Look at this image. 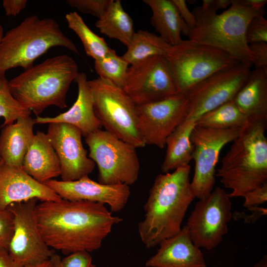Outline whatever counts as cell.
<instances>
[{"instance_id":"cell-1","label":"cell","mask_w":267,"mask_h":267,"mask_svg":"<svg viewBox=\"0 0 267 267\" xmlns=\"http://www.w3.org/2000/svg\"><path fill=\"white\" fill-rule=\"evenodd\" d=\"M36 216L44 242L65 255L99 249L113 226L122 222L102 204L63 199L41 202Z\"/></svg>"},{"instance_id":"cell-2","label":"cell","mask_w":267,"mask_h":267,"mask_svg":"<svg viewBox=\"0 0 267 267\" xmlns=\"http://www.w3.org/2000/svg\"><path fill=\"white\" fill-rule=\"evenodd\" d=\"M190 165L155 178L144 205V216L137 230L148 249L179 232L188 207L195 198L189 179Z\"/></svg>"},{"instance_id":"cell-3","label":"cell","mask_w":267,"mask_h":267,"mask_svg":"<svg viewBox=\"0 0 267 267\" xmlns=\"http://www.w3.org/2000/svg\"><path fill=\"white\" fill-rule=\"evenodd\" d=\"M267 117H251L223 157L216 176L231 190L230 198L243 197L267 182Z\"/></svg>"},{"instance_id":"cell-4","label":"cell","mask_w":267,"mask_h":267,"mask_svg":"<svg viewBox=\"0 0 267 267\" xmlns=\"http://www.w3.org/2000/svg\"><path fill=\"white\" fill-rule=\"evenodd\" d=\"M78 73L76 61L62 54L25 70L9 81V87L21 105L37 117L50 106L67 107V93Z\"/></svg>"},{"instance_id":"cell-5","label":"cell","mask_w":267,"mask_h":267,"mask_svg":"<svg viewBox=\"0 0 267 267\" xmlns=\"http://www.w3.org/2000/svg\"><path fill=\"white\" fill-rule=\"evenodd\" d=\"M196 18L195 27L190 29L188 40L222 50L240 63L253 65L256 57L246 38L251 20L265 10L253 9L240 0H231L229 7L221 14L210 8L202 10L199 6L192 11Z\"/></svg>"},{"instance_id":"cell-6","label":"cell","mask_w":267,"mask_h":267,"mask_svg":"<svg viewBox=\"0 0 267 267\" xmlns=\"http://www.w3.org/2000/svg\"><path fill=\"white\" fill-rule=\"evenodd\" d=\"M58 46L79 54L75 44L62 32L54 19L28 16L2 38L0 74L5 75L6 71L17 67L28 69L33 66L36 59Z\"/></svg>"},{"instance_id":"cell-7","label":"cell","mask_w":267,"mask_h":267,"mask_svg":"<svg viewBox=\"0 0 267 267\" xmlns=\"http://www.w3.org/2000/svg\"><path fill=\"white\" fill-rule=\"evenodd\" d=\"M88 84L95 114L105 130L136 148L144 147L137 127L136 105L124 89L100 77Z\"/></svg>"},{"instance_id":"cell-8","label":"cell","mask_w":267,"mask_h":267,"mask_svg":"<svg viewBox=\"0 0 267 267\" xmlns=\"http://www.w3.org/2000/svg\"><path fill=\"white\" fill-rule=\"evenodd\" d=\"M89 157L98 170L99 182L130 185L137 179L140 164L136 148L99 129L85 137Z\"/></svg>"},{"instance_id":"cell-9","label":"cell","mask_w":267,"mask_h":267,"mask_svg":"<svg viewBox=\"0 0 267 267\" xmlns=\"http://www.w3.org/2000/svg\"><path fill=\"white\" fill-rule=\"evenodd\" d=\"M165 56L174 74L178 93H185L214 73L240 63L222 50L189 40L172 45Z\"/></svg>"},{"instance_id":"cell-10","label":"cell","mask_w":267,"mask_h":267,"mask_svg":"<svg viewBox=\"0 0 267 267\" xmlns=\"http://www.w3.org/2000/svg\"><path fill=\"white\" fill-rule=\"evenodd\" d=\"M251 66L238 63L218 71L185 92L187 106L185 121L196 122L204 114L233 100L251 72Z\"/></svg>"},{"instance_id":"cell-11","label":"cell","mask_w":267,"mask_h":267,"mask_svg":"<svg viewBox=\"0 0 267 267\" xmlns=\"http://www.w3.org/2000/svg\"><path fill=\"white\" fill-rule=\"evenodd\" d=\"M230 198L218 186L195 204L185 225L192 241L199 248L210 251L222 241L232 218Z\"/></svg>"},{"instance_id":"cell-12","label":"cell","mask_w":267,"mask_h":267,"mask_svg":"<svg viewBox=\"0 0 267 267\" xmlns=\"http://www.w3.org/2000/svg\"><path fill=\"white\" fill-rule=\"evenodd\" d=\"M241 129H216L198 126L193 128L190 139L195 168L190 183L195 198H204L214 189L220 152L239 135Z\"/></svg>"},{"instance_id":"cell-13","label":"cell","mask_w":267,"mask_h":267,"mask_svg":"<svg viewBox=\"0 0 267 267\" xmlns=\"http://www.w3.org/2000/svg\"><path fill=\"white\" fill-rule=\"evenodd\" d=\"M123 89L136 105L160 101L178 93L165 56H153L131 65Z\"/></svg>"},{"instance_id":"cell-14","label":"cell","mask_w":267,"mask_h":267,"mask_svg":"<svg viewBox=\"0 0 267 267\" xmlns=\"http://www.w3.org/2000/svg\"><path fill=\"white\" fill-rule=\"evenodd\" d=\"M36 199L10 204L13 234L8 248L11 258L23 267L50 259L55 253L44 242L39 231L36 216Z\"/></svg>"},{"instance_id":"cell-15","label":"cell","mask_w":267,"mask_h":267,"mask_svg":"<svg viewBox=\"0 0 267 267\" xmlns=\"http://www.w3.org/2000/svg\"><path fill=\"white\" fill-rule=\"evenodd\" d=\"M187 106L185 93L136 105L137 127L145 145L164 148L169 136L184 121Z\"/></svg>"},{"instance_id":"cell-16","label":"cell","mask_w":267,"mask_h":267,"mask_svg":"<svg viewBox=\"0 0 267 267\" xmlns=\"http://www.w3.org/2000/svg\"><path fill=\"white\" fill-rule=\"evenodd\" d=\"M46 134L58 158L62 180H75L92 172L95 164L87 155L83 135L77 128L64 123H49Z\"/></svg>"},{"instance_id":"cell-17","label":"cell","mask_w":267,"mask_h":267,"mask_svg":"<svg viewBox=\"0 0 267 267\" xmlns=\"http://www.w3.org/2000/svg\"><path fill=\"white\" fill-rule=\"evenodd\" d=\"M44 184L62 199L88 201L107 205L113 212L123 210L131 195L129 185L102 184L92 180L89 176L73 181L53 179Z\"/></svg>"},{"instance_id":"cell-18","label":"cell","mask_w":267,"mask_h":267,"mask_svg":"<svg viewBox=\"0 0 267 267\" xmlns=\"http://www.w3.org/2000/svg\"><path fill=\"white\" fill-rule=\"evenodd\" d=\"M32 199L43 202L62 198L21 167L9 165L0 158V210L6 209L11 204Z\"/></svg>"},{"instance_id":"cell-19","label":"cell","mask_w":267,"mask_h":267,"mask_svg":"<svg viewBox=\"0 0 267 267\" xmlns=\"http://www.w3.org/2000/svg\"><path fill=\"white\" fill-rule=\"evenodd\" d=\"M146 267H207L200 248L192 241L185 225L176 235L162 241Z\"/></svg>"},{"instance_id":"cell-20","label":"cell","mask_w":267,"mask_h":267,"mask_svg":"<svg viewBox=\"0 0 267 267\" xmlns=\"http://www.w3.org/2000/svg\"><path fill=\"white\" fill-rule=\"evenodd\" d=\"M75 81L78 86V96L76 101L67 111L54 117L37 116L35 124L64 123L77 128L85 137L101 129L102 127L93 109V100L85 73H78Z\"/></svg>"},{"instance_id":"cell-21","label":"cell","mask_w":267,"mask_h":267,"mask_svg":"<svg viewBox=\"0 0 267 267\" xmlns=\"http://www.w3.org/2000/svg\"><path fill=\"white\" fill-rule=\"evenodd\" d=\"M21 167L42 183L60 176L59 161L46 134H35Z\"/></svg>"},{"instance_id":"cell-22","label":"cell","mask_w":267,"mask_h":267,"mask_svg":"<svg viewBox=\"0 0 267 267\" xmlns=\"http://www.w3.org/2000/svg\"><path fill=\"white\" fill-rule=\"evenodd\" d=\"M34 119L21 117L2 127L0 134V157L6 164L21 167L35 133Z\"/></svg>"},{"instance_id":"cell-23","label":"cell","mask_w":267,"mask_h":267,"mask_svg":"<svg viewBox=\"0 0 267 267\" xmlns=\"http://www.w3.org/2000/svg\"><path fill=\"white\" fill-rule=\"evenodd\" d=\"M143 2L151 9L152 26L167 43L177 44L182 40L181 34L188 36L190 29L172 0H144Z\"/></svg>"},{"instance_id":"cell-24","label":"cell","mask_w":267,"mask_h":267,"mask_svg":"<svg viewBox=\"0 0 267 267\" xmlns=\"http://www.w3.org/2000/svg\"><path fill=\"white\" fill-rule=\"evenodd\" d=\"M233 101L248 119L267 117V71L261 68L251 71Z\"/></svg>"},{"instance_id":"cell-25","label":"cell","mask_w":267,"mask_h":267,"mask_svg":"<svg viewBox=\"0 0 267 267\" xmlns=\"http://www.w3.org/2000/svg\"><path fill=\"white\" fill-rule=\"evenodd\" d=\"M195 126V123L183 121L169 136L166 142V154L161 165L162 173L189 165L193 150L190 137Z\"/></svg>"},{"instance_id":"cell-26","label":"cell","mask_w":267,"mask_h":267,"mask_svg":"<svg viewBox=\"0 0 267 267\" xmlns=\"http://www.w3.org/2000/svg\"><path fill=\"white\" fill-rule=\"evenodd\" d=\"M100 32L118 40L127 47L135 33L131 16L123 8L120 0H113L104 14L95 22Z\"/></svg>"},{"instance_id":"cell-27","label":"cell","mask_w":267,"mask_h":267,"mask_svg":"<svg viewBox=\"0 0 267 267\" xmlns=\"http://www.w3.org/2000/svg\"><path fill=\"white\" fill-rule=\"evenodd\" d=\"M172 45L159 35L147 30L135 32L122 56L130 65H133L156 56H166Z\"/></svg>"},{"instance_id":"cell-28","label":"cell","mask_w":267,"mask_h":267,"mask_svg":"<svg viewBox=\"0 0 267 267\" xmlns=\"http://www.w3.org/2000/svg\"><path fill=\"white\" fill-rule=\"evenodd\" d=\"M248 119L232 100L202 115L196 126L216 129L241 128Z\"/></svg>"},{"instance_id":"cell-29","label":"cell","mask_w":267,"mask_h":267,"mask_svg":"<svg viewBox=\"0 0 267 267\" xmlns=\"http://www.w3.org/2000/svg\"><path fill=\"white\" fill-rule=\"evenodd\" d=\"M68 27L81 40L86 54L96 60L104 57L111 50L105 40L93 33L76 11L65 15Z\"/></svg>"},{"instance_id":"cell-30","label":"cell","mask_w":267,"mask_h":267,"mask_svg":"<svg viewBox=\"0 0 267 267\" xmlns=\"http://www.w3.org/2000/svg\"><path fill=\"white\" fill-rule=\"evenodd\" d=\"M128 62L111 49L103 58L94 60V68L99 77L108 80L123 89L126 80Z\"/></svg>"},{"instance_id":"cell-31","label":"cell","mask_w":267,"mask_h":267,"mask_svg":"<svg viewBox=\"0 0 267 267\" xmlns=\"http://www.w3.org/2000/svg\"><path fill=\"white\" fill-rule=\"evenodd\" d=\"M32 112L23 107L12 95L9 81L0 74V117L4 119L2 127L14 123L20 118L29 116Z\"/></svg>"},{"instance_id":"cell-32","label":"cell","mask_w":267,"mask_h":267,"mask_svg":"<svg viewBox=\"0 0 267 267\" xmlns=\"http://www.w3.org/2000/svg\"><path fill=\"white\" fill-rule=\"evenodd\" d=\"M113 0H67L66 2L79 11L99 19L105 12Z\"/></svg>"},{"instance_id":"cell-33","label":"cell","mask_w":267,"mask_h":267,"mask_svg":"<svg viewBox=\"0 0 267 267\" xmlns=\"http://www.w3.org/2000/svg\"><path fill=\"white\" fill-rule=\"evenodd\" d=\"M246 38L249 44L267 43V20L264 14L257 15L251 20L246 30Z\"/></svg>"},{"instance_id":"cell-34","label":"cell","mask_w":267,"mask_h":267,"mask_svg":"<svg viewBox=\"0 0 267 267\" xmlns=\"http://www.w3.org/2000/svg\"><path fill=\"white\" fill-rule=\"evenodd\" d=\"M13 231L12 213L8 209L0 210V248L8 250Z\"/></svg>"},{"instance_id":"cell-35","label":"cell","mask_w":267,"mask_h":267,"mask_svg":"<svg viewBox=\"0 0 267 267\" xmlns=\"http://www.w3.org/2000/svg\"><path fill=\"white\" fill-rule=\"evenodd\" d=\"M63 267H97L93 264L89 252L77 251L61 259Z\"/></svg>"},{"instance_id":"cell-36","label":"cell","mask_w":267,"mask_h":267,"mask_svg":"<svg viewBox=\"0 0 267 267\" xmlns=\"http://www.w3.org/2000/svg\"><path fill=\"white\" fill-rule=\"evenodd\" d=\"M243 206L247 209L258 207L267 201V182L246 193L243 197Z\"/></svg>"},{"instance_id":"cell-37","label":"cell","mask_w":267,"mask_h":267,"mask_svg":"<svg viewBox=\"0 0 267 267\" xmlns=\"http://www.w3.org/2000/svg\"><path fill=\"white\" fill-rule=\"evenodd\" d=\"M249 47L256 57L254 64L255 68L267 71V43L258 42L249 44Z\"/></svg>"},{"instance_id":"cell-38","label":"cell","mask_w":267,"mask_h":267,"mask_svg":"<svg viewBox=\"0 0 267 267\" xmlns=\"http://www.w3.org/2000/svg\"><path fill=\"white\" fill-rule=\"evenodd\" d=\"M176 5L180 16L189 28H193L196 24V18L192 12L187 7L184 0H172Z\"/></svg>"},{"instance_id":"cell-39","label":"cell","mask_w":267,"mask_h":267,"mask_svg":"<svg viewBox=\"0 0 267 267\" xmlns=\"http://www.w3.org/2000/svg\"><path fill=\"white\" fill-rule=\"evenodd\" d=\"M27 0H3L2 7L7 16H15L26 7Z\"/></svg>"},{"instance_id":"cell-40","label":"cell","mask_w":267,"mask_h":267,"mask_svg":"<svg viewBox=\"0 0 267 267\" xmlns=\"http://www.w3.org/2000/svg\"><path fill=\"white\" fill-rule=\"evenodd\" d=\"M267 208L260 207H256L255 208L253 214L251 215H248L244 213L236 212L232 214V218L236 220L243 219L245 222H255L261 216L267 215Z\"/></svg>"},{"instance_id":"cell-41","label":"cell","mask_w":267,"mask_h":267,"mask_svg":"<svg viewBox=\"0 0 267 267\" xmlns=\"http://www.w3.org/2000/svg\"><path fill=\"white\" fill-rule=\"evenodd\" d=\"M0 267H23L10 257L7 249L0 248Z\"/></svg>"},{"instance_id":"cell-42","label":"cell","mask_w":267,"mask_h":267,"mask_svg":"<svg viewBox=\"0 0 267 267\" xmlns=\"http://www.w3.org/2000/svg\"><path fill=\"white\" fill-rule=\"evenodd\" d=\"M241 2L247 6L251 7L256 10H264L266 4L267 3V0H240Z\"/></svg>"},{"instance_id":"cell-43","label":"cell","mask_w":267,"mask_h":267,"mask_svg":"<svg viewBox=\"0 0 267 267\" xmlns=\"http://www.w3.org/2000/svg\"><path fill=\"white\" fill-rule=\"evenodd\" d=\"M231 4V0H214L212 8L217 12L219 9L227 8Z\"/></svg>"},{"instance_id":"cell-44","label":"cell","mask_w":267,"mask_h":267,"mask_svg":"<svg viewBox=\"0 0 267 267\" xmlns=\"http://www.w3.org/2000/svg\"><path fill=\"white\" fill-rule=\"evenodd\" d=\"M60 256L54 253L50 258L53 267H63Z\"/></svg>"},{"instance_id":"cell-45","label":"cell","mask_w":267,"mask_h":267,"mask_svg":"<svg viewBox=\"0 0 267 267\" xmlns=\"http://www.w3.org/2000/svg\"><path fill=\"white\" fill-rule=\"evenodd\" d=\"M214 0H203L202 4L199 6L202 10H207L211 8L213 6Z\"/></svg>"},{"instance_id":"cell-46","label":"cell","mask_w":267,"mask_h":267,"mask_svg":"<svg viewBox=\"0 0 267 267\" xmlns=\"http://www.w3.org/2000/svg\"><path fill=\"white\" fill-rule=\"evenodd\" d=\"M253 267H267V256L266 255L264 256Z\"/></svg>"},{"instance_id":"cell-47","label":"cell","mask_w":267,"mask_h":267,"mask_svg":"<svg viewBox=\"0 0 267 267\" xmlns=\"http://www.w3.org/2000/svg\"><path fill=\"white\" fill-rule=\"evenodd\" d=\"M26 267H53V266L51 261L49 259L43 263L35 265L27 266Z\"/></svg>"},{"instance_id":"cell-48","label":"cell","mask_w":267,"mask_h":267,"mask_svg":"<svg viewBox=\"0 0 267 267\" xmlns=\"http://www.w3.org/2000/svg\"><path fill=\"white\" fill-rule=\"evenodd\" d=\"M3 36V30L1 25H0V42Z\"/></svg>"},{"instance_id":"cell-49","label":"cell","mask_w":267,"mask_h":267,"mask_svg":"<svg viewBox=\"0 0 267 267\" xmlns=\"http://www.w3.org/2000/svg\"></svg>"}]
</instances>
